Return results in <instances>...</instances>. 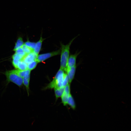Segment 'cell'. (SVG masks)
<instances>
[{"instance_id":"cell-1","label":"cell","mask_w":131,"mask_h":131,"mask_svg":"<svg viewBox=\"0 0 131 131\" xmlns=\"http://www.w3.org/2000/svg\"><path fill=\"white\" fill-rule=\"evenodd\" d=\"M76 37L73 39L67 44L65 45L61 44V55L60 68L66 72L67 62L69 57V49L70 45Z\"/></svg>"},{"instance_id":"cell-2","label":"cell","mask_w":131,"mask_h":131,"mask_svg":"<svg viewBox=\"0 0 131 131\" xmlns=\"http://www.w3.org/2000/svg\"><path fill=\"white\" fill-rule=\"evenodd\" d=\"M64 71L60 68L52 81L46 87L45 89L60 88L62 87Z\"/></svg>"},{"instance_id":"cell-3","label":"cell","mask_w":131,"mask_h":131,"mask_svg":"<svg viewBox=\"0 0 131 131\" xmlns=\"http://www.w3.org/2000/svg\"><path fill=\"white\" fill-rule=\"evenodd\" d=\"M4 74L8 83L12 82L19 87L22 86L23 84V78L16 73L14 70L7 71Z\"/></svg>"},{"instance_id":"cell-4","label":"cell","mask_w":131,"mask_h":131,"mask_svg":"<svg viewBox=\"0 0 131 131\" xmlns=\"http://www.w3.org/2000/svg\"><path fill=\"white\" fill-rule=\"evenodd\" d=\"M60 53V50L59 49L51 52L38 55L36 60L38 63L43 62L52 57L59 54Z\"/></svg>"},{"instance_id":"cell-5","label":"cell","mask_w":131,"mask_h":131,"mask_svg":"<svg viewBox=\"0 0 131 131\" xmlns=\"http://www.w3.org/2000/svg\"><path fill=\"white\" fill-rule=\"evenodd\" d=\"M38 55L33 51L30 53L26 54L21 60L23 61L27 64L36 60Z\"/></svg>"},{"instance_id":"cell-6","label":"cell","mask_w":131,"mask_h":131,"mask_svg":"<svg viewBox=\"0 0 131 131\" xmlns=\"http://www.w3.org/2000/svg\"><path fill=\"white\" fill-rule=\"evenodd\" d=\"M80 53V52H77L74 54L71 55L69 57L67 62V69L76 65L77 57Z\"/></svg>"},{"instance_id":"cell-7","label":"cell","mask_w":131,"mask_h":131,"mask_svg":"<svg viewBox=\"0 0 131 131\" xmlns=\"http://www.w3.org/2000/svg\"><path fill=\"white\" fill-rule=\"evenodd\" d=\"M76 67V65L67 69L66 72L69 77V84L71 83L74 78Z\"/></svg>"},{"instance_id":"cell-8","label":"cell","mask_w":131,"mask_h":131,"mask_svg":"<svg viewBox=\"0 0 131 131\" xmlns=\"http://www.w3.org/2000/svg\"><path fill=\"white\" fill-rule=\"evenodd\" d=\"M44 40V39L42 37H41L39 40L36 43L33 51L38 55V54L40 51L42 42Z\"/></svg>"},{"instance_id":"cell-9","label":"cell","mask_w":131,"mask_h":131,"mask_svg":"<svg viewBox=\"0 0 131 131\" xmlns=\"http://www.w3.org/2000/svg\"><path fill=\"white\" fill-rule=\"evenodd\" d=\"M14 70L19 76L22 78L30 74L31 71L28 69L25 70L16 69Z\"/></svg>"},{"instance_id":"cell-10","label":"cell","mask_w":131,"mask_h":131,"mask_svg":"<svg viewBox=\"0 0 131 131\" xmlns=\"http://www.w3.org/2000/svg\"><path fill=\"white\" fill-rule=\"evenodd\" d=\"M30 74L28 75L23 78V84L25 87L28 95H29V84L30 79Z\"/></svg>"},{"instance_id":"cell-11","label":"cell","mask_w":131,"mask_h":131,"mask_svg":"<svg viewBox=\"0 0 131 131\" xmlns=\"http://www.w3.org/2000/svg\"><path fill=\"white\" fill-rule=\"evenodd\" d=\"M64 87H62L60 88H54V91L56 99L61 97L64 91Z\"/></svg>"},{"instance_id":"cell-12","label":"cell","mask_w":131,"mask_h":131,"mask_svg":"<svg viewBox=\"0 0 131 131\" xmlns=\"http://www.w3.org/2000/svg\"><path fill=\"white\" fill-rule=\"evenodd\" d=\"M71 107L73 110H74L76 108V105L74 99L71 94L69 95L67 103Z\"/></svg>"},{"instance_id":"cell-13","label":"cell","mask_w":131,"mask_h":131,"mask_svg":"<svg viewBox=\"0 0 131 131\" xmlns=\"http://www.w3.org/2000/svg\"><path fill=\"white\" fill-rule=\"evenodd\" d=\"M16 69L21 70H25L28 69L27 64L23 61L20 60L18 63Z\"/></svg>"},{"instance_id":"cell-14","label":"cell","mask_w":131,"mask_h":131,"mask_svg":"<svg viewBox=\"0 0 131 131\" xmlns=\"http://www.w3.org/2000/svg\"><path fill=\"white\" fill-rule=\"evenodd\" d=\"M24 44L22 38L21 37H19L17 41L13 50L15 51L18 48L22 47Z\"/></svg>"},{"instance_id":"cell-15","label":"cell","mask_w":131,"mask_h":131,"mask_svg":"<svg viewBox=\"0 0 131 131\" xmlns=\"http://www.w3.org/2000/svg\"><path fill=\"white\" fill-rule=\"evenodd\" d=\"M69 95L68 94L64 92L61 97L62 103L64 106H66L67 104V101Z\"/></svg>"},{"instance_id":"cell-16","label":"cell","mask_w":131,"mask_h":131,"mask_svg":"<svg viewBox=\"0 0 131 131\" xmlns=\"http://www.w3.org/2000/svg\"><path fill=\"white\" fill-rule=\"evenodd\" d=\"M38 63L36 60L29 63L27 64L28 69L30 71L33 70L36 67Z\"/></svg>"},{"instance_id":"cell-17","label":"cell","mask_w":131,"mask_h":131,"mask_svg":"<svg viewBox=\"0 0 131 131\" xmlns=\"http://www.w3.org/2000/svg\"><path fill=\"white\" fill-rule=\"evenodd\" d=\"M69 83V79L66 73H65L63 78L62 87H65Z\"/></svg>"},{"instance_id":"cell-18","label":"cell","mask_w":131,"mask_h":131,"mask_svg":"<svg viewBox=\"0 0 131 131\" xmlns=\"http://www.w3.org/2000/svg\"><path fill=\"white\" fill-rule=\"evenodd\" d=\"M24 52L26 54L30 53L33 51V50L26 46L24 44L21 47Z\"/></svg>"},{"instance_id":"cell-19","label":"cell","mask_w":131,"mask_h":131,"mask_svg":"<svg viewBox=\"0 0 131 131\" xmlns=\"http://www.w3.org/2000/svg\"><path fill=\"white\" fill-rule=\"evenodd\" d=\"M24 44L26 46L33 50L35 45L36 43L31 42L29 41H27L25 42Z\"/></svg>"},{"instance_id":"cell-20","label":"cell","mask_w":131,"mask_h":131,"mask_svg":"<svg viewBox=\"0 0 131 131\" xmlns=\"http://www.w3.org/2000/svg\"><path fill=\"white\" fill-rule=\"evenodd\" d=\"M23 57H24L16 53H15L12 56L13 59H15L20 60H21Z\"/></svg>"},{"instance_id":"cell-21","label":"cell","mask_w":131,"mask_h":131,"mask_svg":"<svg viewBox=\"0 0 131 131\" xmlns=\"http://www.w3.org/2000/svg\"><path fill=\"white\" fill-rule=\"evenodd\" d=\"M70 84L69 83L64 88V92L68 94L69 95L70 93Z\"/></svg>"},{"instance_id":"cell-22","label":"cell","mask_w":131,"mask_h":131,"mask_svg":"<svg viewBox=\"0 0 131 131\" xmlns=\"http://www.w3.org/2000/svg\"><path fill=\"white\" fill-rule=\"evenodd\" d=\"M20 60L15 59H13L12 64L13 66L16 69L17 68L18 63Z\"/></svg>"},{"instance_id":"cell-23","label":"cell","mask_w":131,"mask_h":131,"mask_svg":"<svg viewBox=\"0 0 131 131\" xmlns=\"http://www.w3.org/2000/svg\"><path fill=\"white\" fill-rule=\"evenodd\" d=\"M15 51V53H16L24 51L23 49L21 47L17 49Z\"/></svg>"}]
</instances>
